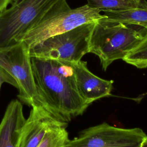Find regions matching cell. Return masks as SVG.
<instances>
[{"mask_svg": "<svg viewBox=\"0 0 147 147\" xmlns=\"http://www.w3.org/2000/svg\"><path fill=\"white\" fill-rule=\"evenodd\" d=\"M73 63L32 57L35 82L44 106L65 123L82 115L90 105L78 91Z\"/></svg>", "mask_w": 147, "mask_h": 147, "instance_id": "6da1fadb", "label": "cell"}, {"mask_svg": "<svg viewBox=\"0 0 147 147\" xmlns=\"http://www.w3.org/2000/svg\"><path fill=\"white\" fill-rule=\"evenodd\" d=\"M105 17L95 21L89 52L99 57L102 69L106 71L114 61L122 60L136 48L147 36V30L140 26L109 21Z\"/></svg>", "mask_w": 147, "mask_h": 147, "instance_id": "7a4b0ae2", "label": "cell"}, {"mask_svg": "<svg viewBox=\"0 0 147 147\" xmlns=\"http://www.w3.org/2000/svg\"><path fill=\"white\" fill-rule=\"evenodd\" d=\"M101 11L87 4L72 9L67 0H59L24 37L21 41L30 48L48 38L103 18L105 16L101 14Z\"/></svg>", "mask_w": 147, "mask_h": 147, "instance_id": "3957f363", "label": "cell"}, {"mask_svg": "<svg viewBox=\"0 0 147 147\" xmlns=\"http://www.w3.org/2000/svg\"><path fill=\"white\" fill-rule=\"evenodd\" d=\"M59 1L13 0L0 13V48L21 42Z\"/></svg>", "mask_w": 147, "mask_h": 147, "instance_id": "277c9868", "label": "cell"}, {"mask_svg": "<svg viewBox=\"0 0 147 147\" xmlns=\"http://www.w3.org/2000/svg\"><path fill=\"white\" fill-rule=\"evenodd\" d=\"M95 21L51 37L29 48L31 57L69 63L82 60L90 53V41Z\"/></svg>", "mask_w": 147, "mask_h": 147, "instance_id": "5b68a950", "label": "cell"}, {"mask_svg": "<svg viewBox=\"0 0 147 147\" xmlns=\"http://www.w3.org/2000/svg\"><path fill=\"white\" fill-rule=\"evenodd\" d=\"M0 67L7 72L16 82L19 92L18 98L20 100L31 107L44 106L38 92L29 48L26 44L21 41L1 48Z\"/></svg>", "mask_w": 147, "mask_h": 147, "instance_id": "8992f818", "label": "cell"}, {"mask_svg": "<svg viewBox=\"0 0 147 147\" xmlns=\"http://www.w3.org/2000/svg\"><path fill=\"white\" fill-rule=\"evenodd\" d=\"M64 147H147V134L140 128H121L105 122L82 131Z\"/></svg>", "mask_w": 147, "mask_h": 147, "instance_id": "52a82bcc", "label": "cell"}, {"mask_svg": "<svg viewBox=\"0 0 147 147\" xmlns=\"http://www.w3.org/2000/svg\"><path fill=\"white\" fill-rule=\"evenodd\" d=\"M64 123H67L60 121L44 106L32 107L21 131L20 147H38L51 128Z\"/></svg>", "mask_w": 147, "mask_h": 147, "instance_id": "ba28073f", "label": "cell"}, {"mask_svg": "<svg viewBox=\"0 0 147 147\" xmlns=\"http://www.w3.org/2000/svg\"><path fill=\"white\" fill-rule=\"evenodd\" d=\"M75 81L78 91L88 104L111 95L113 81L102 79L92 73L86 61L80 60L73 63Z\"/></svg>", "mask_w": 147, "mask_h": 147, "instance_id": "9c48e42d", "label": "cell"}, {"mask_svg": "<svg viewBox=\"0 0 147 147\" xmlns=\"http://www.w3.org/2000/svg\"><path fill=\"white\" fill-rule=\"evenodd\" d=\"M26 119L18 99L7 105L0 122V147H20L21 131Z\"/></svg>", "mask_w": 147, "mask_h": 147, "instance_id": "30bf717a", "label": "cell"}, {"mask_svg": "<svg viewBox=\"0 0 147 147\" xmlns=\"http://www.w3.org/2000/svg\"><path fill=\"white\" fill-rule=\"evenodd\" d=\"M105 19L112 22L140 26L147 30V2L143 0L138 7L120 10L103 11Z\"/></svg>", "mask_w": 147, "mask_h": 147, "instance_id": "8fae6325", "label": "cell"}, {"mask_svg": "<svg viewBox=\"0 0 147 147\" xmlns=\"http://www.w3.org/2000/svg\"><path fill=\"white\" fill-rule=\"evenodd\" d=\"M68 140L66 127L56 126L48 130L38 147H64Z\"/></svg>", "mask_w": 147, "mask_h": 147, "instance_id": "7c38bea8", "label": "cell"}, {"mask_svg": "<svg viewBox=\"0 0 147 147\" xmlns=\"http://www.w3.org/2000/svg\"><path fill=\"white\" fill-rule=\"evenodd\" d=\"M122 60L138 68H147V36Z\"/></svg>", "mask_w": 147, "mask_h": 147, "instance_id": "4fadbf2b", "label": "cell"}, {"mask_svg": "<svg viewBox=\"0 0 147 147\" xmlns=\"http://www.w3.org/2000/svg\"><path fill=\"white\" fill-rule=\"evenodd\" d=\"M87 5L102 11L106 10H120L138 7L140 4L127 0H87Z\"/></svg>", "mask_w": 147, "mask_h": 147, "instance_id": "5bb4252c", "label": "cell"}, {"mask_svg": "<svg viewBox=\"0 0 147 147\" xmlns=\"http://www.w3.org/2000/svg\"><path fill=\"white\" fill-rule=\"evenodd\" d=\"M4 83H7L17 88V84L14 78L5 69L0 67V90Z\"/></svg>", "mask_w": 147, "mask_h": 147, "instance_id": "9a60e30c", "label": "cell"}, {"mask_svg": "<svg viewBox=\"0 0 147 147\" xmlns=\"http://www.w3.org/2000/svg\"><path fill=\"white\" fill-rule=\"evenodd\" d=\"M13 0H0V13L7 8V5Z\"/></svg>", "mask_w": 147, "mask_h": 147, "instance_id": "2e32d148", "label": "cell"}, {"mask_svg": "<svg viewBox=\"0 0 147 147\" xmlns=\"http://www.w3.org/2000/svg\"><path fill=\"white\" fill-rule=\"evenodd\" d=\"M127 1H131V2H135L137 4H141V3L142 2V1L143 0H127Z\"/></svg>", "mask_w": 147, "mask_h": 147, "instance_id": "e0dca14e", "label": "cell"}]
</instances>
